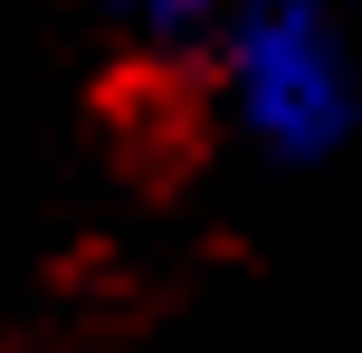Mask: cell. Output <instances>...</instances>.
<instances>
[{"instance_id":"cell-1","label":"cell","mask_w":362,"mask_h":353,"mask_svg":"<svg viewBox=\"0 0 362 353\" xmlns=\"http://www.w3.org/2000/svg\"><path fill=\"white\" fill-rule=\"evenodd\" d=\"M210 57L238 144L267 163H325L362 125L353 38L325 0H229L210 29Z\"/></svg>"},{"instance_id":"cell-2","label":"cell","mask_w":362,"mask_h":353,"mask_svg":"<svg viewBox=\"0 0 362 353\" xmlns=\"http://www.w3.org/2000/svg\"><path fill=\"white\" fill-rule=\"evenodd\" d=\"M95 10H105L115 29L134 38V48L181 57V48H200V38L219 29V10H229V0H95Z\"/></svg>"}]
</instances>
